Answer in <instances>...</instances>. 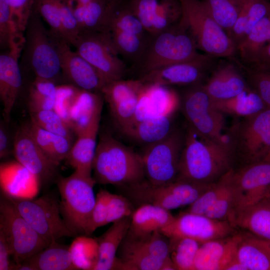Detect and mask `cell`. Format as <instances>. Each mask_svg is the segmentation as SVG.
<instances>
[{
  "instance_id": "1",
  "label": "cell",
  "mask_w": 270,
  "mask_h": 270,
  "mask_svg": "<svg viewBox=\"0 0 270 270\" xmlns=\"http://www.w3.org/2000/svg\"><path fill=\"white\" fill-rule=\"evenodd\" d=\"M235 158L230 142L203 136L188 126L176 180L214 183L232 168Z\"/></svg>"
},
{
  "instance_id": "2",
  "label": "cell",
  "mask_w": 270,
  "mask_h": 270,
  "mask_svg": "<svg viewBox=\"0 0 270 270\" xmlns=\"http://www.w3.org/2000/svg\"><path fill=\"white\" fill-rule=\"evenodd\" d=\"M92 170L94 179L102 184L122 188L146 179L140 154L108 132L100 134Z\"/></svg>"
},
{
  "instance_id": "3",
  "label": "cell",
  "mask_w": 270,
  "mask_h": 270,
  "mask_svg": "<svg viewBox=\"0 0 270 270\" xmlns=\"http://www.w3.org/2000/svg\"><path fill=\"white\" fill-rule=\"evenodd\" d=\"M197 49L193 36L180 18L168 28L150 34L142 53L132 68L140 76L161 67L192 60L200 54Z\"/></svg>"
},
{
  "instance_id": "4",
  "label": "cell",
  "mask_w": 270,
  "mask_h": 270,
  "mask_svg": "<svg viewBox=\"0 0 270 270\" xmlns=\"http://www.w3.org/2000/svg\"><path fill=\"white\" fill-rule=\"evenodd\" d=\"M41 18L34 7L24 31L20 65L31 70L35 78L56 82L62 74L60 56L53 36Z\"/></svg>"
},
{
  "instance_id": "5",
  "label": "cell",
  "mask_w": 270,
  "mask_h": 270,
  "mask_svg": "<svg viewBox=\"0 0 270 270\" xmlns=\"http://www.w3.org/2000/svg\"><path fill=\"white\" fill-rule=\"evenodd\" d=\"M56 183L60 196L62 218L76 236L85 235L96 202L94 178L76 170L67 177H58Z\"/></svg>"
},
{
  "instance_id": "6",
  "label": "cell",
  "mask_w": 270,
  "mask_h": 270,
  "mask_svg": "<svg viewBox=\"0 0 270 270\" xmlns=\"http://www.w3.org/2000/svg\"><path fill=\"white\" fill-rule=\"evenodd\" d=\"M181 20L193 36L198 48L214 58H232L237 47L211 16L202 0H180Z\"/></svg>"
},
{
  "instance_id": "7",
  "label": "cell",
  "mask_w": 270,
  "mask_h": 270,
  "mask_svg": "<svg viewBox=\"0 0 270 270\" xmlns=\"http://www.w3.org/2000/svg\"><path fill=\"white\" fill-rule=\"evenodd\" d=\"M212 184L176 180L167 184L154 185L145 179L120 188L134 206L149 204L170 210L190 206Z\"/></svg>"
},
{
  "instance_id": "8",
  "label": "cell",
  "mask_w": 270,
  "mask_h": 270,
  "mask_svg": "<svg viewBox=\"0 0 270 270\" xmlns=\"http://www.w3.org/2000/svg\"><path fill=\"white\" fill-rule=\"evenodd\" d=\"M6 196L20 215L48 244L62 237L75 236L62 217L60 201L54 196L46 194L35 198Z\"/></svg>"
},
{
  "instance_id": "9",
  "label": "cell",
  "mask_w": 270,
  "mask_h": 270,
  "mask_svg": "<svg viewBox=\"0 0 270 270\" xmlns=\"http://www.w3.org/2000/svg\"><path fill=\"white\" fill-rule=\"evenodd\" d=\"M126 270H158L170 258L169 238L156 230L147 234L128 232L116 254Z\"/></svg>"
},
{
  "instance_id": "10",
  "label": "cell",
  "mask_w": 270,
  "mask_h": 270,
  "mask_svg": "<svg viewBox=\"0 0 270 270\" xmlns=\"http://www.w3.org/2000/svg\"><path fill=\"white\" fill-rule=\"evenodd\" d=\"M184 140V133L174 128L164 138L144 147L140 155L147 181L160 185L176 180Z\"/></svg>"
},
{
  "instance_id": "11",
  "label": "cell",
  "mask_w": 270,
  "mask_h": 270,
  "mask_svg": "<svg viewBox=\"0 0 270 270\" xmlns=\"http://www.w3.org/2000/svg\"><path fill=\"white\" fill-rule=\"evenodd\" d=\"M228 136L236 156L245 164L263 160L270 150V108L244 118Z\"/></svg>"
},
{
  "instance_id": "12",
  "label": "cell",
  "mask_w": 270,
  "mask_h": 270,
  "mask_svg": "<svg viewBox=\"0 0 270 270\" xmlns=\"http://www.w3.org/2000/svg\"><path fill=\"white\" fill-rule=\"evenodd\" d=\"M190 86L182 100V111L188 126L203 136L228 142V135L223 134L224 114L214 106L202 84Z\"/></svg>"
},
{
  "instance_id": "13",
  "label": "cell",
  "mask_w": 270,
  "mask_h": 270,
  "mask_svg": "<svg viewBox=\"0 0 270 270\" xmlns=\"http://www.w3.org/2000/svg\"><path fill=\"white\" fill-rule=\"evenodd\" d=\"M0 227L9 239L14 264L21 263L49 245L2 192L0 201Z\"/></svg>"
},
{
  "instance_id": "14",
  "label": "cell",
  "mask_w": 270,
  "mask_h": 270,
  "mask_svg": "<svg viewBox=\"0 0 270 270\" xmlns=\"http://www.w3.org/2000/svg\"><path fill=\"white\" fill-rule=\"evenodd\" d=\"M72 46L108 82L123 79L128 71L110 38L104 34L80 32Z\"/></svg>"
},
{
  "instance_id": "15",
  "label": "cell",
  "mask_w": 270,
  "mask_h": 270,
  "mask_svg": "<svg viewBox=\"0 0 270 270\" xmlns=\"http://www.w3.org/2000/svg\"><path fill=\"white\" fill-rule=\"evenodd\" d=\"M230 181L233 214L270 195V162L262 160L244 164L236 170L232 168Z\"/></svg>"
},
{
  "instance_id": "16",
  "label": "cell",
  "mask_w": 270,
  "mask_h": 270,
  "mask_svg": "<svg viewBox=\"0 0 270 270\" xmlns=\"http://www.w3.org/2000/svg\"><path fill=\"white\" fill-rule=\"evenodd\" d=\"M160 232L168 238H188L201 244L236 233V228L228 220H217L188 212L174 216Z\"/></svg>"
},
{
  "instance_id": "17",
  "label": "cell",
  "mask_w": 270,
  "mask_h": 270,
  "mask_svg": "<svg viewBox=\"0 0 270 270\" xmlns=\"http://www.w3.org/2000/svg\"><path fill=\"white\" fill-rule=\"evenodd\" d=\"M144 84L139 79H123L106 84L101 90L112 119L124 134L131 126Z\"/></svg>"
},
{
  "instance_id": "18",
  "label": "cell",
  "mask_w": 270,
  "mask_h": 270,
  "mask_svg": "<svg viewBox=\"0 0 270 270\" xmlns=\"http://www.w3.org/2000/svg\"><path fill=\"white\" fill-rule=\"evenodd\" d=\"M215 58L200 54L192 60L151 70L138 78L144 84L165 86L201 84L208 72L214 68Z\"/></svg>"
},
{
  "instance_id": "19",
  "label": "cell",
  "mask_w": 270,
  "mask_h": 270,
  "mask_svg": "<svg viewBox=\"0 0 270 270\" xmlns=\"http://www.w3.org/2000/svg\"><path fill=\"white\" fill-rule=\"evenodd\" d=\"M13 152L16 161L33 174L40 184L58 180V166L38 145L28 123L22 125L17 130L14 137Z\"/></svg>"
},
{
  "instance_id": "20",
  "label": "cell",
  "mask_w": 270,
  "mask_h": 270,
  "mask_svg": "<svg viewBox=\"0 0 270 270\" xmlns=\"http://www.w3.org/2000/svg\"><path fill=\"white\" fill-rule=\"evenodd\" d=\"M52 34L58 52L64 77L81 90L101 92L108 82L100 73L76 50H72L67 42Z\"/></svg>"
},
{
  "instance_id": "21",
  "label": "cell",
  "mask_w": 270,
  "mask_h": 270,
  "mask_svg": "<svg viewBox=\"0 0 270 270\" xmlns=\"http://www.w3.org/2000/svg\"><path fill=\"white\" fill-rule=\"evenodd\" d=\"M145 30L150 34L160 32L176 24L182 16L180 0H124Z\"/></svg>"
},
{
  "instance_id": "22",
  "label": "cell",
  "mask_w": 270,
  "mask_h": 270,
  "mask_svg": "<svg viewBox=\"0 0 270 270\" xmlns=\"http://www.w3.org/2000/svg\"><path fill=\"white\" fill-rule=\"evenodd\" d=\"M22 47L4 50L0 55V97L4 106L3 116L8 122L22 86V72L18 58Z\"/></svg>"
},
{
  "instance_id": "23",
  "label": "cell",
  "mask_w": 270,
  "mask_h": 270,
  "mask_svg": "<svg viewBox=\"0 0 270 270\" xmlns=\"http://www.w3.org/2000/svg\"><path fill=\"white\" fill-rule=\"evenodd\" d=\"M180 104L178 95L169 86L144 84L130 129L146 118L174 114Z\"/></svg>"
},
{
  "instance_id": "24",
  "label": "cell",
  "mask_w": 270,
  "mask_h": 270,
  "mask_svg": "<svg viewBox=\"0 0 270 270\" xmlns=\"http://www.w3.org/2000/svg\"><path fill=\"white\" fill-rule=\"evenodd\" d=\"M242 234L232 235L201 244L195 260L194 270H224L236 256Z\"/></svg>"
},
{
  "instance_id": "25",
  "label": "cell",
  "mask_w": 270,
  "mask_h": 270,
  "mask_svg": "<svg viewBox=\"0 0 270 270\" xmlns=\"http://www.w3.org/2000/svg\"><path fill=\"white\" fill-rule=\"evenodd\" d=\"M202 86L214 100L232 98L250 86L241 69L228 62H222L214 68L207 82Z\"/></svg>"
},
{
  "instance_id": "26",
  "label": "cell",
  "mask_w": 270,
  "mask_h": 270,
  "mask_svg": "<svg viewBox=\"0 0 270 270\" xmlns=\"http://www.w3.org/2000/svg\"><path fill=\"white\" fill-rule=\"evenodd\" d=\"M230 223L258 238L270 242V195L235 212Z\"/></svg>"
},
{
  "instance_id": "27",
  "label": "cell",
  "mask_w": 270,
  "mask_h": 270,
  "mask_svg": "<svg viewBox=\"0 0 270 270\" xmlns=\"http://www.w3.org/2000/svg\"><path fill=\"white\" fill-rule=\"evenodd\" d=\"M0 180L2 192L12 197L34 198L40 186L38 178L17 161L0 164Z\"/></svg>"
},
{
  "instance_id": "28",
  "label": "cell",
  "mask_w": 270,
  "mask_h": 270,
  "mask_svg": "<svg viewBox=\"0 0 270 270\" xmlns=\"http://www.w3.org/2000/svg\"><path fill=\"white\" fill-rule=\"evenodd\" d=\"M100 116L101 114L96 116L89 126L77 136L66 159L74 170L90 177H92Z\"/></svg>"
},
{
  "instance_id": "29",
  "label": "cell",
  "mask_w": 270,
  "mask_h": 270,
  "mask_svg": "<svg viewBox=\"0 0 270 270\" xmlns=\"http://www.w3.org/2000/svg\"><path fill=\"white\" fill-rule=\"evenodd\" d=\"M104 98L101 92L80 89L70 110L68 124L77 136L102 113Z\"/></svg>"
},
{
  "instance_id": "30",
  "label": "cell",
  "mask_w": 270,
  "mask_h": 270,
  "mask_svg": "<svg viewBox=\"0 0 270 270\" xmlns=\"http://www.w3.org/2000/svg\"><path fill=\"white\" fill-rule=\"evenodd\" d=\"M131 216L112 223L102 235L96 238L98 244L99 258L94 270L114 269L117 252L129 230Z\"/></svg>"
},
{
  "instance_id": "31",
  "label": "cell",
  "mask_w": 270,
  "mask_h": 270,
  "mask_svg": "<svg viewBox=\"0 0 270 270\" xmlns=\"http://www.w3.org/2000/svg\"><path fill=\"white\" fill-rule=\"evenodd\" d=\"M174 114L155 116L144 120L124 134L144 147L153 144L166 138L174 129Z\"/></svg>"
},
{
  "instance_id": "32",
  "label": "cell",
  "mask_w": 270,
  "mask_h": 270,
  "mask_svg": "<svg viewBox=\"0 0 270 270\" xmlns=\"http://www.w3.org/2000/svg\"><path fill=\"white\" fill-rule=\"evenodd\" d=\"M174 218L170 210L152 204H142L134 210L128 232L142 234L160 230Z\"/></svg>"
},
{
  "instance_id": "33",
  "label": "cell",
  "mask_w": 270,
  "mask_h": 270,
  "mask_svg": "<svg viewBox=\"0 0 270 270\" xmlns=\"http://www.w3.org/2000/svg\"><path fill=\"white\" fill-rule=\"evenodd\" d=\"M270 12V0H243L238 17L229 34L237 47L254 26Z\"/></svg>"
},
{
  "instance_id": "34",
  "label": "cell",
  "mask_w": 270,
  "mask_h": 270,
  "mask_svg": "<svg viewBox=\"0 0 270 270\" xmlns=\"http://www.w3.org/2000/svg\"><path fill=\"white\" fill-rule=\"evenodd\" d=\"M212 100L214 106L224 114L244 118L255 115L268 108L260 96L250 86L232 98Z\"/></svg>"
},
{
  "instance_id": "35",
  "label": "cell",
  "mask_w": 270,
  "mask_h": 270,
  "mask_svg": "<svg viewBox=\"0 0 270 270\" xmlns=\"http://www.w3.org/2000/svg\"><path fill=\"white\" fill-rule=\"evenodd\" d=\"M26 260L34 270H76L69 247L57 242L50 244Z\"/></svg>"
},
{
  "instance_id": "36",
  "label": "cell",
  "mask_w": 270,
  "mask_h": 270,
  "mask_svg": "<svg viewBox=\"0 0 270 270\" xmlns=\"http://www.w3.org/2000/svg\"><path fill=\"white\" fill-rule=\"evenodd\" d=\"M236 257L247 270H270V251L248 233L242 234Z\"/></svg>"
},
{
  "instance_id": "37",
  "label": "cell",
  "mask_w": 270,
  "mask_h": 270,
  "mask_svg": "<svg viewBox=\"0 0 270 270\" xmlns=\"http://www.w3.org/2000/svg\"><path fill=\"white\" fill-rule=\"evenodd\" d=\"M29 126L36 142L46 156L56 166L66 160L74 140L46 131L30 120Z\"/></svg>"
},
{
  "instance_id": "38",
  "label": "cell",
  "mask_w": 270,
  "mask_h": 270,
  "mask_svg": "<svg viewBox=\"0 0 270 270\" xmlns=\"http://www.w3.org/2000/svg\"><path fill=\"white\" fill-rule=\"evenodd\" d=\"M270 42V12L260 20L238 46L242 64L252 66L262 48Z\"/></svg>"
},
{
  "instance_id": "39",
  "label": "cell",
  "mask_w": 270,
  "mask_h": 270,
  "mask_svg": "<svg viewBox=\"0 0 270 270\" xmlns=\"http://www.w3.org/2000/svg\"><path fill=\"white\" fill-rule=\"evenodd\" d=\"M69 250L76 270H94L99 258L98 244L96 238L85 235L76 236Z\"/></svg>"
},
{
  "instance_id": "40",
  "label": "cell",
  "mask_w": 270,
  "mask_h": 270,
  "mask_svg": "<svg viewBox=\"0 0 270 270\" xmlns=\"http://www.w3.org/2000/svg\"><path fill=\"white\" fill-rule=\"evenodd\" d=\"M208 12L229 36L240 12L243 0H202Z\"/></svg>"
},
{
  "instance_id": "41",
  "label": "cell",
  "mask_w": 270,
  "mask_h": 270,
  "mask_svg": "<svg viewBox=\"0 0 270 270\" xmlns=\"http://www.w3.org/2000/svg\"><path fill=\"white\" fill-rule=\"evenodd\" d=\"M168 238L170 256L176 270H194V260L201 243L188 238Z\"/></svg>"
},
{
  "instance_id": "42",
  "label": "cell",
  "mask_w": 270,
  "mask_h": 270,
  "mask_svg": "<svg viewBox=\"0 0 270 270\" xmlns=\"http://www.w3.org/2000/svg\"><path fill=\"white\" fill-rule=\"evenodd\" d=\"M57 86L52 80L34 78L28 88L29 111L54 110Z\"/></svg>"
},
{
  "instance_id": "43",
  "label": "cell",
  "mask_w": 270,
  "mask_h": 270,
  "mask_svg": "<svg viewBox=\"0 0 270 270\" xmlns=\"http://www.w3.org/2000/svg\"><path fill=\"white\" fill-rule=\"evenodd\" d=\"M113 2H108L102 0H93L88 4L85 6L80 32L104 33L108 24L110 7Z\"/></svg>"
},
{
  "instance_id": "44",
  "label": "cell",
  "mask_w": 270,
  "mask_h": 270,
  "mask_svg": "<svg viewBox=\"0 0 270 270\" xmlns=\"http://www.w3.org/2000/svg\"><path fill=\"white\" fill-rule=\"evenodd\" d=\"M24 42V34L17 30L8 0H0V50H4L14 46L23 45Z\"/></svg>"
},
{
  "instance_id": "45",
  "label": "cell",
  "mask_w": 270,
  "mask_h": 270,
  "mask_svg": "<svg viewBox=\"0 0 270 270\" xmlns=\"http://www.w3.org/2000/svg\"><path fill=\"white\" fill-rule=\"evenodd\" d=\"M30 120L40 128L74 140V131L54 110L30 111Z\"/></svg>"
},
{
  "instance_id": "46",
  "label": "cell",
  "mask_w": 270,
  "mask_h": 270,
  "mask_svg": "<svg viewBox=\"0 0 270 270\" xmlns=\"http://www.w3.org/2000/svg\"><path fill=\"white\" fill-rule=\"evenodd\" d=\"M230 170L217 182L212 183L194 202L188 206L186 212L205 214L209 208L228 186L230 179Z\"/></svg>"
},
{
  "instance_id": "47",
  "label": "cell",
  "mask_w": 270,
  "mask_h": 270,
  "mask_svg": "<svg viewBox=\"0 0 270 270\" xmlns=\"http://www.w3.org/2000/svg\"><path fill=\"white\" fill-rule=\"evenodd\" d=\"M236 62L244 72L249 85L258 93L266 106L270 108V69L246 66Z\"/></svg>"
},
{
  "instance_id": "48",
  "label": "cell",
  "mask_w": 270,
  "mask_h": 270,
  "mask_svg": "<svg viewBox=\"0 0 270 270\" xmlns=\"http://www.w3.org/2000/svg\"><path fill=\"white\" fill-rule=\"evenodd\" d=\"M34 7L49 26L50 32L65 40L61 22L60 0H35Z\"/></svg>"
},
{
  "instance_id": "49",
  "label": "cell",
  "mask_w": 270,
  "mask_h": 270,
  "mask_svg": "<svg viewBox=\"0 0 270 270\" xmlns=\"http://www.w3.org/2000/svg\"><path fill=\"white\" fill-rule=\"evenodd\" d=\"M134 208L133 204L124 195L110 193L105 225L132 216Z\"/></svg>"
},
{
  "instance_id": "50",
  "label": "cell",
  "mask_w": 270,
  "mask_h": 270,
  "mask_svg": "<svg viewBox=\"0 0 270 270\" xmlns=\"http://www.w3.org/2000/svg\"><path fill=\"white\" fill-rule=\"evenodd\" d=\"M80 90L71 84L57 86L54 110L68 123L70 110Z\"/></svg>"
},
{
  "instance_id": "51",
  "label": "cell",
  "mask_w": 270,
  "mask_h": 270,
  "mask_svg": "<svg viewBox=\"0 0 270 270\" xmlns=\"http://www.w3.org/2000/svg\"><path fill=\"white\" fill-rule=\"evenodd\" d=\"M110 193L104 189H100L97 193L95 204L86 232V236H90L98 228L105 226Z\"/></svg>"
},
{
  "instance_id": "52",
  "label": "cell",
  "mask_w": 270,
  "mask_h": 270,
  "mask_svg": "<svg viewBox=\"0 0 270 270\" xmlns=\"http://www.w3.org/2000/svg\"><path fill=\"white\" fill-rule=\"evenodd\" d=\"M233 211L234 198L230 179L228 188L209 208L205 215L215 220L229 222Z\"/></svg>"
},
{
  "instance_id": "53",
  "label": "cell",
  "mask_w": 270,
  "mask_h": 270,
  "mask_svg": "<svg viewBox=\"0 0 270 270\" xmlns=\"http://www.w3.org/2000/svg\"><path fill=\"white\" fill-rule=\"evenodd\" d=\"M35 0H8L18 31L24 34Z\"/></svg>"
},
{
  "instance_id": "54",
  "label": "cell",
  "mask_w": 270,
  "mask_h": 270,
  "mask_svg": "<svg viewBox=\"0 0 270 270\" xmlns=\"http://www.w3.org/2000/svg\"><path fill=\"white\" fill-rule=\"evenodd\" d=\"M12 250L8 236L4 230L0 227V270H12L14 264L10 260Z\"/></svg>"
},
{
  "instance_id": "55",
  "label": "cell",
  "mask_w": 270,
  "mask_h": 270,
  "mask_svg": "<svg viewBox=\"0 0 270 270\" xmlns=\"http://www.w3.org/2000/svg\"><path fill=\"white\" fill-rule=\"evenodd\" d=\"M251 66L270 69V42L262 48L257 56L255 62Z\"/></svg>"
},
{
  "instance_id": "56",
  "label": "cell",
  "mask_w": 270,
  "mask_h": 270,
  "mask_svg": "<svg viewBox=\"0 0 270 270\" xmlns=\"http://www.w3.org/2000/svg\"><path fill=\"white\" fill-rule=\"evenodd\" d=\"M10 142L8 132L3 124L0 127V158H5L10 154Z\"/></svg>"
},
{
  "instance_id": "57",
  "label": "cell",
  "mask_w": 270,
  "mask_h": 270,
  "mask_svg": "<svg viewBox=\"0 0 270 270\" xmlns=\"http://www.w3.org/2000/svg\"><path fill=\"white\" fill-rule=\"evenodd\" d=\"M224 270H247V268L235 256L228 264Z\"/></svg>"
},
{
  "instance_id": "58",
  "label": "cell",
  "mask_w": 270,
  "mask_h": 270,
  "mask_svg": "<svg viewBox=\"0 0 270 270\" xmlns=\"http://www.w3.org/2000/svg\"><path fill=\"white\" fill-rule=\"evenodd\" d=\"M93 0H72V4L74 2L76 4L80 6H86L88 4Z\"/></svg>"
},
{
  "instance_id": "59",
  "label": "cell",
  "mask_w": 270,
  "mask_h": 270,
  "mask_svg": "<svg viewBox=\"0 0 270 270\" xmlns=\"http://www.w3.org/2000/svg\"><path fill=\"white\" fill-rule=\"evenodd\" d=\"M258 240L259 242L266 248H267L269 251H270V241H266L260 238H258Z\"/></svg>"
},
{
  "instance_id": "60",
  "label": "cell",
  "mask_w": 270,
  "mask_h": 270,
  "mask_svg": "<svg viewBox=\"0 0 270 270\" xmlns=\"http://www.w3.org/2000/svg\"><path fill=\"white\" fill-rule=\"evenodd\" d=\"M263 160L270 162V150Z\"/></svg>"
},
{
  "instance_id": "61",
  "label": "cell",
  "mask_w": 270,
  "mask_h": 270,
  "mask_svg": "<svg viewBox=\"0 0 270 270\" xmlns=\"http://www.w3.org/2000/svg\"><path fill=\"white\" fill-rule=\"evenodd\" d=\"M104 0V1L108 2H113L118 1L119 0Z\"/></svg>"
},
{
  "instance_id": "62",
  "label": "cell",
  "mask_w": 270,
  "mask_h": 270,
  "mask_svg": "<svg viewBox=\"0 0 270 270\" xmlns=\"http://www.w3.org/2000/svg\"><path fill=\"white\" fill-rule=\"evenodd\" d=\"M63 0V1H64V2H68L72 4V0Z\"/></svg>"
},
{
  "instance_id": "63",
  "label": "cell",
  "mask_w": 270,
  "mask_h": 270,
  "mask_svg": "<svg viewBox=\"0 0 270 270\" xmlns=\"http://www.w3.org/2000/svg\"></svg>"
}]
</instances>
